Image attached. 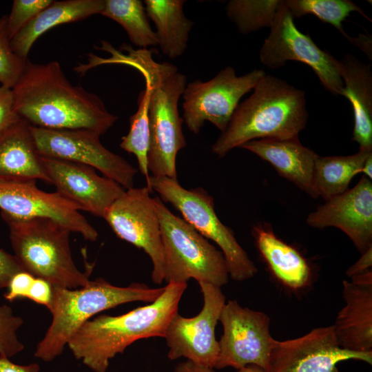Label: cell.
<instances>
[{
    "label": "cell",
    "mask_w": 372,
    "mask_h": 372,
    "mask_svg": "<svg viewBox=\"0 0 372 372\" xmlns=\"http://www.w3.org/2000/svg\"><path fill=\"white\" fill-rule=\"evenodd\" d=\"M53 295V285L44 279L35 277L27 299L43 305L50 311L52 306Z\"/></svg>",
    "instance_id": "36"
},
{
    "label": "cell",
    "mask_w": 372,
    "mask_h": 372,
    "mask_svg": "<svg viewBox=\"0 0 372 372\" xmlns=\"http://www.w3.org/2000/svg\"><path fill=\"white\" fill-rule=\"evenodd\" d=\"M372 265V247H370L362 254L360 258L347 270V276L351 277L361 273L371 268Z\"/></svg>",
    "instance_id": "39"
},
{
    "label": "cell",
    "mask_w": 372,
    "mask_h": 372,
    "mask_svg": "<svg viewBox=\"0 0 372 372\" xmlns=\"http://www.w3.org/2000/svg\"><path fill=\"white\" fill-rule=\"evenodd\" d=\"M361 173L364 174L366 178L372 179V154H371L364 161Z\"/></svg>",
    "instance_id": "43"
},
{
    "label": "cell",
    "mask_w": 372,
    "mask_h": 372,
    "mask_svg": "<svg viewBox=\"0 0 372 372\" xmlns=\"http://www.w3.org/2000/svg\"><path fill=\"white\" fill-rule=\"evenodd\" d=\"M50 183L63 198L86 211L103 218L105 212L125 192L114 180L96 174L86 165L41 156Z\"/></svg>",
    "instance_id": "17"
},
{
    "label": "cell",
    "mask_w": 372,
    "mask_h": 372,
    "mask_svg": "<svg viewBox=\"0 0 372 372\" xmlns=\"http://www.w3.org/2000/svg\"><path fill=\"white\" fill-rule=\"evenodd\" d=\"M148 102L149 92L145 87L139 93L137 111L130 116L129 132L122 137L120 144L121 148L136 157L139 170L145 177L147 183L150 176L147 167L150 144Z\"/></svg>",
    "instance_id": "28"
},
{
    "label": "cell",
    "mask_w": 372,
    "mask_h": 372,
    "mask_svg": "<svg viewBox=\"0 0 372 372\" xmlns=\"http://www.w3.org/2000/svg\"><path fill=\"white\" fill-rule=\"evenodd\" d=\"M351 44L360 48L371 59V36L360 34L356 37H350L348 40Z\"/></svg>",
    "instance_id": "40"
},
{
    "label": "cell",
    "mask_w": 372,
    "mask_h": 372,
    "mask_svg": "<svg viewBox=\"0 0 372 372\" xmlns=\"http://www.w3.org/2000/svg\"><path fill=\"white\" fill-rule=\"evenodd\" d=\"M21 317L14 315L10 307L0 305V357L11 358L24 349L17 331L23 324Z\"/></svg>",
    "instance_id": "32"
},
{
    "label": "cell",
    "mask_w": 372,
    "mask_h": 372,
    "mask_svg": "<svg viewBox=\"0 0 372 372\" xmlns=\"http://www.w3.org/2000/svg\"><path fill=\"white\" fill-rule=\"evenodd\" d=\"M12 92L15 111L32 126L87 130L101 136L118 119L97 95L71 83L55 61L28 60Z\"/></svg>",
    "instance_id": "2"
},
{
    "label": "cell",
    "mask_w": 372,
    "mask_h": 372,
    "mask_svg": "<svg viewBox=\"0 0 372 372\" xmlns=\"http://www.w3.org/2000/svg\"><path fill=\"white\" fill-rule=\"evenodd\" d=\"M147 187L170 203L183 218L207 239L214 241L225 257L229 276L236 281L254 276L258 269L240 245L231 230L225 225L214 210V200L201 187L187 189L177 179L166 176H149Z\"/></svg>",
    "instance_id": "8"
},
{
    "label": "cell",
    "mask_w": 372,
    "mask_h": 372,
    "mask_svg": "<svg viewBox=\"0 0 372 372\" xmlns=\"http://www.w3.org/2000/svg\"><path fill=\"white\" fill-rule=\"evenodd\" d=\"M1 214L9 229L14 256L25 271L55 287L77 289L89 282L93 265L83 272L76 267L66 227L49 218Z\"/></svg>",
    "instance_id": "6"
},
{
    "label": "cell",
    "mask_w": 372,
    "mask_h": 372,
    "mask_svg": "<svg viewBox=\"0 0 372 372\" xmlns=\"http://www.w3.org/2000/svg\"><path fill=\"white\" fill-rule=\"evenodd\" d=\"M265 74L262 70L254 69L237 76L235 69L228 66L207 81L196 79L187 84L182 96L183 120L189 130L198 134L209 121L223 132L240 99Z\"/></svg>",
    "instance_id": "10"
},
{
    "label": "cell",
    "mask_w": 372,
    "mask_h": 372,
    "mask_svg": "<svg viewBox=\"0 0 372 372\" xmlns=\"http://www.w3.org/2000/svg\"><path fill=\"white\" fill-rule=\"evenodd\" d=\"M259 57L265 65L273 70L285 65L288 61L305 63L329 92L342 95L344 83L339 61L329 52L320 49L309 34H303L296 28L285 1H280Z\"/></svg>",
    "instance_id": "9"
},
{
    "label": "cell",
    "mask_w": 372,
    "mask_h": 372,
    "mask_svg": "<svg viewBox=\"0 0 372 372\" xmlns=\"http://www.w3.org/2000/svg\"><path fill=\"white\" fill-rule=\"evenodd\" d=\"M351 282L356 285H372V271L371 269H368L361 273L354 275L351 277Z\"/></svg>",
    "instance_id": "42"
},
{
    "label": "cell",
    "mask_w": 372,
    "mask_h": 372,
    "mask_svg": "<svg viewBox=\"0 0 372 372\" xmlns=\"http://www.w3.org/2000/svg\"><path fill=\"white\" fill-rule=\"evenodd\" d=\"M53 0H14L7 16V30L12 39L24 26Z\"/></svg>",
    "instance_id": "33"
},
{
    "label": "cell",
    "mask_w": 372,
    "mask_h": 372,
    "mask_svg": "<svg viewBox=\"0 0 372 372\" xmlns=\"http://www.w3.org/2000/svg\"><path fill=\"white\" fill-rule=\"evenodd\" d=\"M251 234L262 257L279 281L294 290L309 283L311 270L306 259L278 238L269 224L256 225Z\"/></svg>",
    "instance_id": "23"
},
{
    "label": "cell",
    "mask_w": 372,
    "mask_h": 372,
    "mask_svg": "<svg viewBox=\"0 0 372 372\" xmlns=\"http://www.w3.org/2000/svg\"><path fill=\"white\" fill-rule=\"evenodd\" d=\"M28 60L14 52L7 30V16L0 17L1 85L12 89L24 72Z\"/></svg>",
    "instance_id": "31"
},
{
    "label": "cell",
    "mask_w": 372,
    "mask_h": 372,
    "mask_svg": "<svg viewBox=\"0 0 372 372\" xmlns=\"http://www.w3.org/2000/svg\"><path fill=\"white\" fill-rule=\"evenodd\" d=\"M285 3L293 18L314 15L332 25L347 39L350 36L344 30L342 22L351 12H357L372 21L360 7L349 0H285Z\"/></svg>",
    "instance_id": "29"
},
{
    "label": "cell",
    "mask_w": 372,
    "mask_h": 372,
    "mask_svg": "<svg viewBox=\"0 0 372 372\" xmlns=\"http://www.w3.org/2000/svg\"><path fill=\"white\" fill-rule=\"evenodd\" d=\"M253 90L251 95L238 105L211 147L220 158L252 140L298 138L307 125L309 114L304 91L269 74Z\"/></svg>",
    "instance_id": "4"
},
{
    "label": "cell",
    "mask_w": 372,
    "mask_h": 372,
    "mask_svg": "<svg viewBox=\"0 0 372 372\" xmlns=\"http://www.w3.org/2000/svg\"><path fill=\"white\" fill-rule=\"evenodd\" d=\"M41 156L88 165L126 189L134 187L137 169L122 156L108 150L99 134L87 130H56L30 126Z\"/></svg>",
    "instance_id": "11"
},
{
    "label": "cell",
    "mask_w": 372,
    "mask_h": 372,
    "mask_svg": "<svg viewBox=\"0 0 372 372\" xmlns=\"http://www.w3.org/2000/svg\"><path fill=\"white\" fill-rule=\"evenodd\" d=\"M20 119L14 109L12 89L0 85V134Z\"/></svg>",
    "instance_id": "34"
},
{
    "label": "cell",
    "mask_w": 372,
    "mask_h": 372,
    "mask_svg": "<svg viewBox=\"0 0 372 372\" xmlns=\"http://www.w3.org/2000/svg\"><path fill=\"white\" fill-rule=\"evenodd\" d=\"M198 284L203 298L202 309L194 317H183L178 313L173 317L164 338L169 349L167 357L172 360L185 358L214 369L219 354L215 329L226 298L220 287Z\"/></svg>",
    "instance_id": "14"
},
{
    "label": "cell",
    "mask_w": 372,
    "mask_h": 372,
    "mask_svg": "<svg viewBox=\"0 0 372 372\" xmlns=\"http://www.w3.org/2000/svg\"><path fill=\"white\" fill-rule=\"evenodd\" d=\"M240 147L269 162L280 176L316 198L313 189V174L318 154L302 145L298 138L256 139L244 143Z\"/></svg>",
    "instance_id": "19"
},
{
    "label": "cell",
    "mask_w": 372,
    "mask_h": 372,
    "mask_svg": "<svg viewBox=\"0 0 372 372\" xmlns=\"http://www.w3.org/2000/svg\"><path fill=\"white\" fill-rule=\"evenodd\" d=\"M347 360L371 364L372 352L342 349L331 325L313 329L296 339L273 340L268 372H338V363Z\"/></svg>",
    "instance_id": "15"
},
{
    "label": "cell",
    "mask_w": 372,
    "mask_h": 372,
    "mask_svg": "<svg viewBox=\"0 0 372 372\" xmlns=\"http://www.w3.org/2000/svg\"><path fill=\"white\" fill-rule=\"evenodd\" d=\"M23 270L14 255L0 248V289L7 287L11 278Z\"/></svg>",
    "instance_id": "37"
},
{
    "label": "cell",
    "mask_w": 372,
    "mask_h": 372,
    "mask_svg": "<svg viewBox=\"0 0 372 372\" xmlns=\"http://www.w3.org/2000/svg\"><path fill=\"white\" fill-rule=\"evenodd\" d=\"M37 180L0 181L1 213L19 218L53 220L85 240L95 241L97 231L80 213L79 207L56 192L40 189Z\"/></svg>",
    "instance_id": "16"
},
{
    "label": "cell",
    "mask_w": 372,
    "mask_h": 372,
    "mask_svg": "<svg viewBox=\"0 0 372 372\" xmlns=\"http://www.w3.org/2000/svg\"><path fill=\"white\" fill-rule=\"evenodd\" d=\"M101 14L119 23L138 48L147 49L158 45L156 34L150 26L143 1L105 0Z\"/></svg>",
    "instance_id": "27"
},
{
    "label": "cell",
    "mask_w": 372,
    "mask_h": 372,
    "mask_svg": "<svg viewBox=\"0 0 372 372\" xmlns=\"http://www.w3.org/2000/svg\"><path fill=\"white\" fill-rule=\"evenodd\" d=\"M175 372H214L213 369L196 364L189 360L178 364Z\"/></svg>",
    "instance_id": "41"
},
{
    "label": "cell",
    "mask_w": 372,
    "mask_h": 372,
    "mask_svg": "<svg viewBox=\"0 0 372 372\" xmlns=\"http://www.w3.org/2000/svg\"><path fill=\"white\" fill-rule=\"evenodd\" d=\"M97 49L110 56L101 58L94 54L89 57L93 68L104 64H120L138 70L145 79L149 92L148 116L150 144L147 167L154 176L177 179L176 156L187 146L183 132L178 101L187 85L186 76L169 62H157L148 49H134L123 44L120 50L103 41Z\"/></svg>",
    "instance_id": "1"
},
{
    "label": "cell",
    "mask_w": 372,
    "mask_h": 372,
    "mask_svg": "<svg viewBox=\"0 0 372 372\" xmlns=\"http://www.w3.org/2000/svg\"><path fill=\"white\" fill-rule=\"evenodd\" d=\"M184 0H145L149 18L154 22L162 53L170 59L181 56L187 48L194 25L183 12Z\"/></svg>",
    "instance_id": "25"
},
{
    "label": "cell",
    "mask_w": 372,
    "mask_h": 372,
    "mask_svg": "<svg viewBox=\"0 0 372 372\" xmlns=\"http://www.w3.org/2000/svg\"><path fill=\"white\" fill-rule=\"evenodd\" d=\"M219 321L223 334L218 341L219 354L214 369L237 370L255 364L268 372L273 338L270 318L265 313L241 307L236 300L226 302Z\"/></svg>",
    "instance_id": "12"
},
{
    "label": "cell",
    "mask_w": 372,
    "mask_h": 372,
    "mask_svg": "<svg viewBox=\"0 0 372 372\" xmlns=\"http://www.w3.org/2000/svg\"><path fill=\"white\" fill-rule=\"evenodd\" d=\"M187 283L169 282L153 302L122 315H100L85 322L68 345L77 360L94 372H106L110 361L133 342L143 338H165L178 313Z\"/></svg>",
    "instance_id": "3"
},
{
    "label": "cell",
    "mask_w": 372,
    "mask_h": 372,
    "mask_svg": "<svg viewBox=\"0 0 372 372\" xmlns=\"http://www.w3.org/2000/svg\"><path fill=\"white\" fill-rule=\"evenodd\" d=\"M280 0H231L225 6L239 32L247 34L271 26Z\"/></svg>",
    "instance_id": "30"
},
{
    "label": "cell",
    "mask_w": 372,
    "mask_h": 372,
    "mask_svg": "<svg viewBox=\"0 0 372 372\" xmlns=\"http://www.w3.org/2000/svg\"><path fill=\"white\" fill-rule=\"evenodd\" d=\"M35 277L26 271L16 273L10 279L7 286L4 298L12 302L17 299L27 298L32 284Z\"/></svg>",
    "instance_id": "35"
},
{
    "label": "cell",
    "mask_w": 372,
    "mask_h": 372,
    "mask_svg": "<svg viewBox=\"0 0 372 372\" xmlns=\"http://www.w3.org/2000/svg\"><path fill=\"white\" fill-rule=\"evenodd\" d=\"M344 307L333 326L340 347L355 352H372V285L343 281Z\"/></svg>",
    "instance_id": "20"
},
{
    "label": "cell",
    "mask_w": 372,
    "mask_h": 372,
    "mask_svg": "<svg viewBox=\"0 0 372 372\" xmlns=\"http://www.w3.org/2000/svg\"><path fill=\"white\" fill-rule=\"evenodd\" d=\"M344 86L342 96L351 103L354 127L352 140L360 149L372 151V72L371 65L346 54L339 61Z\"/></svg>",
    "instance_id": "22"
},
{
    "label": "cell",
    "mask_w": 372,
    "mask_h": 372,
    "mask_svg": "<svg viewBox=\"0 0 372 372\" xmlns=\"http://www.w3.org/2000/svg\"><path fill=\"white\" fill-rule=\"evenodd\" d=\"M104 4L105 0L53 1L11 39L14 52L28 60L32 45L43 33L56 25L101 14Z\"/></svg>",
    "instance_id": "24"
},
{
    "label": "cell",
    "mask_w": 372,
    "mask_h": 372,
    "mask_svg": "<svg viewBox=\"0 0 372 372\" xmlns=\"http://www.w3.org/2000/svg\"><path fill=\"white\" fill-rule=\"evenodd\" d=\"M309 225L344 231L362 254L372 247V183L362 176L357 185L326 200L307 218Z\"/></svg>",
    "instance_id": "18"
},
{
    "label": "cell",
    "mask_w": 372,
    "mask_h": 372,
    "mask_svg": "<svg viewBox=\"0 0 372 372\" xmlns=\"http://www.w3.org/2000/svg\"><path fill=\"white\" fill-rule=\"evenodd\" d=\"M21 118L0 134V181L50 183L30 131Z\"/></svg>",
    "instance_id": "21"
},
{
    "label": "cell",
    "mask_w": 372,
    "mask_h": 372,
    "mask_svg": "<svg viewBox=\"0 0 372 372\" xmlns=\"http://www.w3.org/2000/svg\"><path fill=\"white\" fill-rule=\"evenodd\" d=\"M53 290L52 322L34 352L35 357L44 362L61 355L72 336L94 316L132 302L152 303L163 293L164 287L151 288L138 282L118 287L99 278L80 288L53 286Z\"/></svg>",
    "instance_id": "5"
},
{
    "label": "cell",
    "mask_w": 372,
    "mask_h": 372,
    "mask_svg": "<svg viewBox=\"0 0 372 372\" xmlns=\"http://www.w3.org/2000/svg\"><path fill=\"white\" fill-rule=\"evenodd\" d=\"M159 219L167 283H198L221 287L229 279L225 257L183 218L174 214L159 197L153 198Z\"/></svg>",
    "instance_id": "7"
},
{
    "label": "cell",
    "mask_w": 372,
    "mask_h": 372,
    "mask_svg": "<svg viewBox=\"0 0 372 372\" xmlns=\"http://www.w3.org/2000/svg\"><path fill=\"white\" fill-rule=\"evenodd\" d=\"M237 372H265L262 369L255 365V364H249L246 366L240 369Z\"/></svg>",
    "instance_id": "44"
},
{
    "label": "cell",
    "mask_w": 372,
    "mask_h": 372,
    "mask_svg": "<svg viewBox=\"0 0 372 372\" xmlns=\"http://www.w3.org/2000/svg\"><path fill=\"white\" fill-rule=\"evenodd\" d=\"M151 193L147 186L125 190L103 218L118 238L149 256L152 262V280L160 285L165 278V257L160 222Z\"/></svg>",
    "instance_id": "13"
},
{
    "label": "cell",
    "mask_w": 372,
    "mask_h": 372,
    "mask_svg": "<svg viewBox=\"0 0 372 372\" xmlns=\"http://www.w3.org/2000/svg\"><path fill=\"white\" fill-rule=\"evenodd\" d=\"M40 366L37 363L20 365L10 361L6 357H0V372H39Z\"/></svg>",
    "instance_id": "38"
},
{
    "label": "cell",
    "mask_w": 372,
    "mask_h": 372,
    "mask_svg": "<svg viewBox=\"0 0 372 372\" xmlns=\"http://www.w3.org/2000/svg\"><path fill=\"white\" fill-rule=\"evenodd\" d=\"M372 151L360 149L353 155L317 156L313 174V189L316 197L325 200L346 192L351 179L361 170Z\"/></svg>",
    "instance_id": "26"
}]
</instances>
